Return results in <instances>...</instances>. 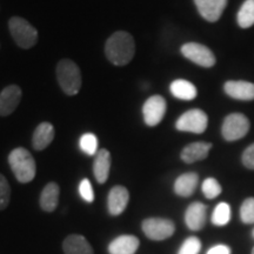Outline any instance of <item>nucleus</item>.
<instances>
[{
  "label": "nucleus",
  "instance_id": "c85d7f7f",
  "mask_svg": "<svg viewBox=\"0 0 254 254\" xmlns=\"http://www.w3.org/2000/svg\"><path fill=\"white\" fill-rule=\"evenodd\" d=\"M11 199V187L7 179L0 174V209H5L9 204Z\"/></svg>",
  "mask_w": 254,
  "mask_h": 254
},
{
  "label": "nucleus",
  "instance_id": "b1692460",
  "mask_svg": "<svg viewBox=\"0 0 254 254\" xmlns=\"http://www.w3.org/2000/svg\"><path fill=\"white\" fill-rule=\"evenodd\" d=\"M211 220L215 226H226L231 220V206L227 202H219L212 213Z\"/></svg>",
  "mask_w": 254,
  "mask_h": 254
},
{
  "label": "nucleus",
  "instance_id": "5701e85b",
  "mask_svg": "<svg viewBox=\"0 0 254 254\" xmlns=\"http://www.w3.org/2000/svg\"><path fill=\"white\" fill-rule=\"evenodd\" d=\"M238 25L241 28H250L254 25V0H246L238 12Z\"/></svg>",
  "mask_w": 254,
  "mask_h": 254
},
{
  "label": "nucleus",
  "instance_id": "7c9ffc66",
  "mask_svg": "<svg viewBox=\"0 0 254 254\" xmlns=\"http://www.w3.org/2000/svg\"><path fill=\"white\" fill-rule=\"evenodd\" d=\"M244 166L249 170H254V144L250 145L249 147L244 151L243 157H241Z\"/></svg>",
  "mask_w": 254,
  "mask_h": 254
},
{
  "label": "nucleus",
  "instance_id": "2eb2a0df",
  "mask_svg": "<svg viewBox=\"0 0 254 254\" xmlns=\"http://www.w3.org/2000/svg\"><path fill=\"white\" fill-rule=\"evenodd\" d=\"M211 148V142H192V144L187 145L183 148L182 153H180V158H182V160L186 164L196 163V161L204 160V159L207 158Z\"/></svg>",
  "mask_w": 254,
  "mask_h": 254
},
{
  "label": "nucleus",
  "instance_id": "f03ea898",
  "mask_svg": "<svg viewBox=\"0 0 254 254\" xmlns=\"http://www.w3.org/2000/svg\"><path fill=\"white\" fill-rule=\"evenodd\" d=\"M8 164L19 183H30L36 177V161L26 148H14L8 155Z\"/></svg>",
  "mask_w": 254,
  "mask_h": 254
},
{
  "label": "nucleus",
  "instance_id": "72a5a7b5",
  "mask_svg": "<svg viewBox=\"0 0 254 254\" xmlns=\"http://www.w3.org/2000/svg\"><path fill=\"white\" fill-rule=\"evenodd\" d=\"M252 254H254V247H253V250H252Z\"/></svg>",
  "mask_w": 254,
  "mask_h": 254
},
{
  "label": "nucleus",
  "instance_id": "0eeeda50",
  "mask_svg": "<svg viewBox=\"0 0 254 254\" xmlns=\"http://www.w3.org/2000/svg\"><path fill=\"white\" fill-rule=\"evenodd\" d=\"M208 125V117L204 111L192 109L187 111L177 120L176 127L178 131L190 132L201 134L206 131Z\"/></svg>",
  "mask_w": 254,
  "mask_h": 254
},
{
  "label": "nucleus",
  "instance_id": "cd10ccee",
  "mask_svg": "<svg viewBox=\"0 0 254 254\" xmlns=\"http://www.w3.org/2000/svg\"><path fill=\"white\" fill-rule=\"evenodd\" d=\"M201 250V241L196 237H190L180 246L178 254H199Z\"/></svg>",
  "mask_w": 254,
  "mask_h": 254
},
{
  "label": "nucleus",
  "instance_id": "c756f323",
  "mask_svg": "<svg viewBox=\"0 0 254 254\" xmlns=\"http://www.w3.org/2000/svg\"><path fill=\"white\" fill-rule=\"evenodd\" d=\"M79 194L86 202H93L94 192L92 184L88 179H82L79 184Z\"/></svg>",
  "mask_w": 254,
  "mask_h": 254
},
{
  "label": "nucleus",
  "instance_id": "7ed1b4c3",
  "mask_svg": "<svg viewBox=\"0 0 254 254\" xmlns=\"http://www.w3.org/2000/svg\"><path fill=\"white\" fill-rule=\"evenodd\" d=\"M59 86L67 95H75L81 88V72L78 65L69 59L60 60L57 65Z\"/></svg>",
  "mask_w": 254,
  "mask_h": 254
},
{
  "label": "nucleus",
  "instance_id": "bb28decb",
  "mask_svg": "<svg viewBox=\"0 0 254 254\" xmlns=\"http://www.w3.org/2000/svg\"><path fill=\"white\" fill-rule=\"evenodd\" d=\"M240 219L244 224H254V198H247L241 204Z\"/></svg>",
  "mask_w": 254,
  "mask_h": 254
},
{
  "label": "nucleus",
  "instance_id": "1a4fd4ad",
  "mask_svg": "<svg viewBox=\"0 0 254 254\" xmlns=\"http://www.w3.org/2000/svg\"><path fill=\"white\" fill-rule=\"evenodd\" d=\"M167 104L164 97L161 95H152L145 101L142 106V114H144L145 124L150 127L157 126L161 123L166 114Z\"/></svg>",
  "mask_w": 254,
  "mask_h": 254
},
{
  "label": "nucleus",
  "instance_id": "4be33fe9",
  "mask_svg": "<svg viewBox=\"0 0 254 254\" xmlns=\"http://www.w3.org/2000/svg\"><path fill=\"white\" fill-rule=\"evenodd\" d=\"M171 93L173 94V97H176L177 99L180 100H193L198 95V91L196 87L192 82L189 80H184V79H178L174 80L170 86Z\"/></svg>",
  "mask_w": 254,
  "mask_h": 254
},
{
  "label": "nucleus",
  "instance_id": "a878e982",
  "mask_svg": "<svg viewBox=\"0 0 254 254\" xmlns=\"http://www.w3.org/2000/svg\"><path fill=\"white\" fill-rule=\"evenodd\" d=\"M201 190L207 199H215L222 192L221 185L214 178H207L201 185Z\"/></svg>",
  "mask_w": 254,
  "mask_h": 254
},
{
  "label": "nucleus",
  "instance_id": "412c9836",
  "mask_svg": "<svg viewBox=\"0 0 254 254\" xmlns=\"http://www.w3.org/2000/svg\"><path fill=\"white\" fill-rule=\"evenodd\" d=\"M60 189L58 184L49 183L41 190L40 207L45 212H53L59 202Z\"/></svg>",
  "mask_w": 254,
  "mask_h": 254
},
{
  "label": "nucleus",
  "instance_id": "4468645a",
  "mask_svg": "<svg viewBox=\"0 0 254 254\" xmlns=\"http://www.w3.org/2000/svg\"><path fill=\"white\" fill-rule=\"evenodd\" d=\"M207 207L202 202H192L185 212V224L190 231L202 230L206 224Z\"/></svg>",
  "mask_w": 254,
  "mask_h": 254
},
{
  "label": "nucleus",
  "instance_id": "9d476101",
  "mask_svg": "<svg viewBox=\"0 0 254 254\" xmlns=\"http://www.w3.org/2000/svg\"><path fill=\"white\" fill-rule=\"evenodd\" d=\"M227 1L228 0H194V4L205 20L215 23L224 13Z\"/></svg>",
  "mask_w": 254,
  "mask_h": 254
},
{
  "label": "nucleus",
  "instance_id": "20e7f679",
  "mask_svg": "<svg viewBox=\"0 0 254 254\" xmlns=\"http://www.w3.org/2000/svg\"><path fill=\"white\" fill-rule=\"evenodd\" d=\"M8 28L15 44L21 49H31L37 44L38 31L26 19L12 17L8 21Z\"/></svg>",
  "mask_w": 254,
  "mask_h": 254
},
{
  "label": "nucleus",
  "instance_id": "aec40b11",
  "mask_svg": "<svg viewBox=\"0 0 254 254\" xmlns=\"http://www.w3.org/2000/svg\"><path fill=\"white\" fill-rule=\"evenodd\" d=\"M111 170V153L107 150L98 151L93 163V173L99 184L106 183Z\"/></svg>",
  "mask_w": 254,
  "mask_h": 254
},
{
  "label": "nucleus",
  "instance_id": "f8f14e48",
  "mask_svg": "<svg viewBox=\"0 0 254 254\" xmlns=\"http://www.w3.org/2000/svg\"><path fill=\"white\" fill-rule=\"evenodd\" d=\"M225 93L236 100H254V84L246 80H228L224 85Z\"/></svg>",
  "mask_w": 254,
  "mask_h": 254
},
{
  "label": "nucleus",
  "instance_id": "a211bd4d",
  "mask_svg": "<svg viewBox=\"0 0 254 254\" xmlns=\"http://www.w3.org/2000/svg\"><path fill=\"white\" fill-rule=\"evenodd\" d=\"M63 250L65 254H94L91 244L80 234H71L64 240Z\"/></svg>",
  "mask_w": 254,
  "mask_h": 254
},
{
  "label": "nucleus",
  "instance_id": "393cba45",
  "mask_svg": "<svg viewBox=\"0 0 254 254\" xmlns=\"http://www.w3.org/2000/svg\"><path fill=\"white\" fill-rule=\"evenodd\" d=\"M80 150L87 155H95L98 153V139L93 133H85L79 141Z\"/></svg>",
  "mask_w": 254,
  "mask_h": 254
},
{
  "label": "nucleus",
  "instance_id": "2f4dec72",
  "mask_svg": "<svg viewBox=\"0 0 254 254\" xmlns=\"http://www.w3.org/2000/svg\"><path fill=\"white\" fill-rule=\"evenodd\" d=\"M206 254H231V249L230 246L224 245V244H219V245L211 247Z\"/></svg>",
  "mask_w": 254,
  "mask_h": 254
},
{
  "label": "nucleus",
  "instance_id": "dca6fc26",
  "mask_svg": "<svg viewBox=\"0 0 254 254\" xmlns=\"http://www.w3.org/2000/svg\"><path fill=\"white\" fill-rule=\"evenodd\" d=\"M140 246V241L131 234L117 237L109 245L110 254H135Z\"/></svg>",
  "mask_w": 254,
  "mask_h": 254
},
{
  "label": "nucleus",
  "instance_id": "ddd939ff",
  "mask_svg": "<svg viewBox=\"0 0 254 254\" xmlns=\"http://www.w3.org/2000/svg\"><path fill=\"white\" fill-rule=\"evenodd\" d=\"M129 201V192L124 186H114L107 196V208L111 215H120Z\"/></svg>",
  "mask_w": 254,
  "mask_h": 254
},
{
  "label": "nucleus",
  "instance_id": "6ab92c4d",
  "mask_svg": "<svg viewBox=\"0 0 254 254\" xmlns=\"http://www.w3.org/2000/svg\"><path fill=\"white\" fill-rule=\"evenodd\" d=\"M53 139H55V127L50 123H41L33 133L32 144H33L34 150L43 151L49 147Z\"/></svg>",
  "mask_w": 254,
  "mask_h": 254
},
{
  "label": "nucleus",
  "instance_id": "f3484780",
  "mask_svg": "<svg viewBox=\"0 0 254 254\" xmlns=\"http://www.w3.org/2000/svg\"><path fill=\"white\" fill-rule=\"evenodd\" d=\"M199 183V176L194 172L184 173L174 182V192L183 198H189L195 192Z\"/></svg>",
  "mask_w": 254,
  "mask_h": 254
},
{
  "label": "nucleus",
  "instance_id": "6e6552de",
  "mask_svg": "<svg viewBox=\"0 0 254 254\" xmlns=\"http://www.w3.org/2000/svg\"><path fill=\"white\" fill-rule=\"evenodd\" d=\"M182 55L201 67H212L217 63L214 53L207 46L199 43H187L182 46Z\"/></svg>",
  "mask_w": 254,
  "mask_h": 254
},
{
  "label": "nucleus",
  "instance_id": "473e14b6",
  "mask_svg": "<svg viewBox=\"0 0 254 254\" xmlns=\"http://www.w3.org/2000/svg\"><path fill=\"white\" fill-rule=\"evenodd\" d=\"M252 237H253V238H254V230H253V231H252Z\"/></svg>",
  "mask_w": 254,
  "mask_h": 254
},
{
  "label": "nucleus",
  "instance_id": "9b49d317",
  "mask_svg": "<svg viewBox=\"0 0 254 254\" xmlns=\"http://www.w3.org/2000/svg\"><path fill=\"white\" fill-rule=\"evenodd\" d=\"M21 88L17 85H9L0 93V116L6 117L13 113L21 100Z\"/></svg>",
  "mask_w": 254,
  "mask_h": 254
},
{
  "label": "nucleus",
  "instance_id": "423d86ee",
  "mask_svg": "<svg viewBox=\"0 0 254 254\" xmlns=\"http://www.w3.org/2000/svg\"><path fill=\"white\" fill-rule=\"evenodd\" d=\"M250 120L241 113H232L225 118L221 134L225 140L236 141L244 138L250 131Z\"/></svg>",
  "mask_w": 254,
  "mask_h": 254
},
{
  "label": "nucleus",
  "instance_id": "f257e3e1",
  "mask_svg": "<svg viewBox=\"0 0 254 254\" xmlns=\"http://www.w3.org/2000/svg\"><path fill=\"white\" fill-rule=\"evenodd\" d=\"M135 53L134 39L128 32L118 31L113 33L105 44V55L113 65L125 66Z\"/></svg>",
  "mask_w": 254,
  "mask_h": 254
},
{
  "label": "nucleus",
  "instance_id": "39448f33",
  "mask_svg": "<svg viewBox=\"0 0 254 254\" xmlns=\"http://www.w3.org/2000/svg\"><path fill=\"white\" fill-rule=\"evenodd\" d=\"M142 232L148 239L154 241L166 240L176 232V225L172 220L165 218H147L141 224Z\"/></svg>",
  "mask_w": 254,
  "mask_h": 254
}]
</instances>
